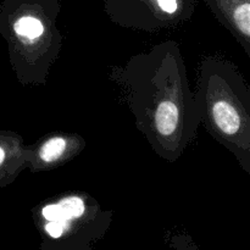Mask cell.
I'll return each mask as SVG.
<instances>
[{
  "instance_id": "3",
  "label": "cell",
  "mask_w": 250,
  "mask_h": 250,
  "mask_svg": "<svg viewBox=\"0 0 250 250\" xmlns=\"http://www.w3.org/2000/svg\"><path fill=\"white\" fill-rule=\"evenodd\" d=\"M14 29L19 36L36 39L43 34L44 26L38 17L33 15H23L15 22Z\"/></svg>"
},
{
  "instance_id": "2",
  "label": "cell",
  "mask_w": 250,
  "mask_h": 250,
  "mask_svg": "<svg viewBox=\"0 0 250 250\" xmlns=\"http://www.w3.org/2000/svg\"><path fill=\"white\" fill-rule=\"evenodd\" d=\"M178 109L173 103L165 102L159 105L155 112L156 129L163 136H171L177 128Z\"/></svg>"
},
{
  "instance_id": "1",
  "label": "cell",
  "mask_w": 250,
  "mask_h": 250,
  "mask_svg": "<svg viewBox=\"0 0 250 250\" xmlns=\"http://www.w3.org/2000/svg\"><path fill=\"white\" fill-rule=\"evenodd\" d=\"M212 117L221 132L234 136L241 128V119L238 112L229 103L217 102L212 107Z\"/></svg>"
},
{
  "instance_id": "8",
  "label": "cell",
  "mask_w": 250,
  "mask_h": 250,
  "mask_svg": "<svg viewBox=\"0 0 250 250\" xmlns=\"http://www.w3.org/2000/svg\"><path fill=\"white\" fill-rule=\"evenodd\" d=\"M4 159H5V151H4V149L0 146V165H1V163L4 161Z\"/></svg>"
},
{
  "instance_id": "6",
  "label": "cell",
  "mask_w": 250,
  "mask_h": 250,
  "mask_svg": "<svg viewBox=\"0 0 250 250\" xmlns=\"http://www.w3.org/2000/svg\"><path fill=\"white\" fill-rule=\"evenodd\" d=\"M209 1L215 2L220 9H224L232 15V12L237 9V7L242 6V5L249 4V0H209Z\"/></svg>"
},
{
  "instance_id": "7",
  "label": "cell",
  "mask_w": 250,
  "mask_h": 250,
  "mask_svg": "<svg viewBox=\"0 0 250 250\" xmlns=\"http://www.w3.org/2000/svg\"><path fill=\"white\" fill-rule=\"evenodd\" d=\"M68 222H61V221H49V224L45 226L46 232L49 236L53 238H59L61 234L63 233L65 229H67Z\"/></svg>"
},
{
  "instance_id": "4",
  "label": "cell",
  "mask_w": 250,
  "mask_h": 250,
  "mask_svg": "<svg viewBox=\"0 0 250 250\" xmlns=\"http://www.w3.org/2000/svg\"><path fill=\"white\" fill-rule=\"evenodd\" d=\"M66 149V141L62 137H54L48 139L45 143L42 146L39 150V156L44 163H53L58 160L63 154Z\"/></svg>"
},
{
  "instance_id": "5",
  "label": "cell",
  "mask_w": 250,
  "mask_h": 250,
  "mask_svg": "<svg viewBox=\"0 0 250 250\" xmlns=\"http://www.w3.org/2000/svg\"><path fill=\"white\" fill-rule=\"evenodd\" d=\"M61 217L63 221H70L72 219L82 216L84 214V203L78 197H67L58 203Z\"/></svg>"
}]
</instances>
